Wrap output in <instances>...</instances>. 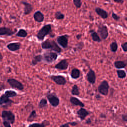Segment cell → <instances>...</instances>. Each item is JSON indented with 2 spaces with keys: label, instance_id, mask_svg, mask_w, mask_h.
Instances as JSON below:
<instances>
[{
  "label": "cell",
  "instance_id": "cell-30",
  "mask_svg": "<svg viewBox=\"0 0 127 127\" xmlns=\"http://www.w3.org/2000/svg\"><path fill=\"white\" fill-rule=\"evenodd\" d=\"M47 106V100L45 98H42L38 104V108L43 109Z\"/></svg>",
  "mask_w": 127,
  "mask_h": 127
},
{
  "label": "cell",
  "instance_id": "cell-46",
  "mask_svg": "<svg viewBox=\"0 0 127 127\" xmlns=\"http://www.w3.org/2000/svg\"><path fill=\"white\" fill-rule=\"evenodd\" d=\"M126 64H127V62H126Z\"/></svg>",
  "mask_w": 127,
  "mask_h": 127
},
{
  "label": "cell",
  "instance_id": "cell-27",
  "mask_svg": "<svg viewBox=\"0 0 127 127\" xmlns=\"http://www.w3.org/2000/svg\"><path fill=\"white\" fill-rule=\"evenodd\" d=\"M27 31L24 29H20L16 34V36L22 38H25L27 36Z\"/></svg>",
  "mask_w": 127,
  "mask_h": 127
},
{
  "label": "cell",
  "instance_id": "cell-28",
  "mask_svg": "<svg viewBox=\"0 0 127 127\" xmlns=\"http://www.w3.org/2000/svg\"><path fill=\"white\" fill-rule=\"evenodd\" d=\"M4 94L5 95H6L8 97H9V98L14 97L16 96L17 95V93L15 91H14L13 90H6Z\"/></svg>",
  "mask_w": 127,
  "mask_h": 127
},
{
  "label": "cell",
  "instance_id": "cell-23",
  "mask_svg": "<svg viewBox=\"0 0 127 127\" xmlns=\"http://www.w3.org/2000/svg\"><path fill=\"white\" fill-rule=\"evenodd\" d=\"M43 60V56L41 55H38L34 56L32 60L31 64L33 66L36 65L38 63L41 62Z\"/></svg>",
  "mask_w": 127,
  "mask_h": 127
},
{
  "label": "cell",
  "instance_id": "cell-41",
  "mask_svg": "<svg viewBox=\"0 0 127 127\" xmlns=\"http://www.w3.org/2000/svg\"><path fill=\"white\" fill-rule=\"evenodd\" d=\"M91 123V119H88L86 120V124H90Z\"/></svg>",
  "mask_w": 127,
  "mask_h": 127
},
{
  "label": "cell",
  "instance_id": "cell-26",
  "mask_svg": "<svg viewBox=\"0 0 127 127\" xmlns=\"http://www.w3.org/2000/svg\"><path fill=\"white\" fill-rule=\"evenodd\" d=\"M37 117V114L35 110H32L30 113L29 116L27 118V121L29 122H31L35 120Z\"/></svg>",
  "mask_w": 127,
  "mask_h": 127
},
{
  "label": "cell",
  "instance_id": "cell-42",
  "mask_svg": "<svg viewBox=\"0 0 127 127\" xmlns=\"http://www.w3.org/2000/svg\"><path fill=\"white\" fill-rule=\"evenodd\" d=\"M81 34H78V35H77V36H76V38L77 39H80V38H81Z\"/></svg>",
  "mask_w": 127,
  "mask_h": 127
},
{
  "label": "cell",
  "instance_id": "cell-8",
  "mask_svg": "<svg viewBox=\"0 0 127 127\" xmlns=\"http://www.w3.org/2000/svg\"><path fill=\"white\" fill-rule=\"evenodd\" d=\"M47 98L50 104L54 107H57L60 103L59 98L54 93H49L47 95Z\"/></svg>",
  "mask_w": 127,
  "mask_h": 127
},
{
  "label": "cell",
  "instance_id": "cell-2",
  "mask_svg": "<svg viewBox=\"0 0 127 127\" xmlns=\"http://www.w3.org/2000/svg\"><path fill=\"white\" fill-rule=\"evenodd\" d=\"M52 25L50 24L43 26L38 31L36 37L39 41H43L45 37L51 32Z\"/></svg>",
  "mask_w": 127,
  "mask_h": 127
},
{
  "label": "cell",
  "instance_id": "cell-43",
  "mask_svg": "<svg viewBox=\"0 0 127 127\" xmlns=\"http://www.w3.org/2000/svg\"><path fill=\"white\" fill-rule=\"evenodd\" d=\"M3 59V56L1 55V54L0 53V62H1Z\"/></svg>",
  "mask_w": 127,
  "mask_h": 127
},
{
  "label": "cell",
  "instance_id": "cell-29",
  "mask_svg": "<svg viewBox=\"0 0 127 127\" xmlns=\"http://www.w3.org/2000/svg\"><path fill=\"white\" fill-rule=\"evenodd\" d=\"M71 93L73 95H75V96H78L80 94L79 92V88L78 87L77 85L74 84L72 87V89L71 90Z\"/></svg>",
  "mask_w": 127,
  "mask_h": 127
},
{
  "label": "cell",
  "instance_id": "cell-40",
  "mask_svg": "<svg viewBox=\"0 0 127 127\" xmlns=\"http://www.w3.org/2000/svg\"><path fill=\"white\" fill-rule=\"evenodd\" d=\"M113 0L115 2L119 3H123L124 2L123 0Z\"/></svg>",
  "mask_w": 127,
  "mask_h": 127
},
{
  "label": "cell",
  "instance_id": "cell-11",
  "mask_svg": "<svg viewBox=\"0 0 127 127\" xmlns=\"http://www.w3.org/2000/svg\"><path fill=\"white\" fill-rule=\"evenodd\" d=\"M68 36L66 35L59 36L57 39L58 43L63 48H66L68 45Z\"/></svg>",
  "mask_w": 127,
  "mask_h": 127
},
{
  "label": "cell",
  "instance_id": "cell-31",
  "mask_svg": "<svg viewBox=\"0 0 127 127\" xmlns=\"http://www.w3.org/2000/svg\"><path fill=\"white\" fill-rule=\"evenodd\" d=\"M117 75L119 78H124L126 77V72L123 70H121V69H118L117 70Z\"/></svg>",
  "mask_w": 127,
  "mask_h": 127
},
{
  "label": "cell",
  "instance_id": "cell-45",
  "mask_svg": "<svg viewBox=\"0 0 127 127\" xmlns=\"http://www.w3.org/2000/svg\"><path fill=\"white\" fill-rule=\"evenodd\" d=\"M106 0V1H109V0Z\"/></svg>",
  "mask_w": 127,
  "mask_h": 127
},
{
  "label": "cell",
  "instance_id": "cell-37",
  "mask_svg": "<svg viewBox=\"0 0 127 127\" xmlns=\"http://www.w3.org/2000/svg\"><path fill=\"white\" fill-rule=\"evenodd\" d=\"M121 47L124 52H127V42H125L121 44Z\"/></svg>",
  "mask_w": 127,
  "mask_h": 127
},
{
  "label": "cell",
  "instance_id": "cell-39",
  "mask_svg": "<svg viewBox=\"0 0 127 127\" xmlns=\"http://www.w3.org/2000/svg\"><path fill=\"white\" fill-rule=\"evenodd\" d=\"M122 119L123 121L127 123V114H123L122 116Z\"/></svg>",
  "mask_w": 127,
  "mask_h": 127
},
{
  "label": "cell",
  "instance_id": "cell-32",
  "mask_svg": "<svg viewBox=\"0 0 127 127\" xmlns=\"http://www.w3.org/2000/svg\"><path fill=\"white\" fill-rule=\"evenodd\" d=\"M118 46L117 43L116 42H112L110 45V50L113 52H116L118 50Z\"/></svg>",
  "mask_w": 127,
  "mask_h": 127
},
{
  "label": "cell",
  "instance_id": "cell-16",
  "mask_svg": "<svg viewBox=\"0 0 127 127\" xmlns=\"http://www.w3.org/2000/svg\"><path fill=\"white\" fill-rule=\"evenodd\" d=\"M21 3L24 5V15H28L30 14L33 9V6L30 3L26 1H21Z\"/></svg>",
  "mask_w": 127,
  "mask_h": 127
},
{
  "label": "cell",
  "instance_id": "cell-21",
  "mask_svg": "<svg viewBox=\"0 0 127 127\" xmlns=\"http://www.w3.org/2000/svg\"><path fill=\"white\" fill-rule=\"evenodd\" d=\"M89 33L90 34L91 37L92 38V39L93 41L97 42H101V39L99 36L98 34L95 32L94 30L91 29L89 31Z\"/></svg>",
  "mask_w": 127,
  "mask_h": 127
},
{
  "label": "cell",
  "instance_id": "cell-3",
  "mask_svg": "<svg viewBox=\"0 0 127 127\" xmlns=\"http://www.w3.org/2000/svg\"><path fill=\"white\" fill-rule=\"evenodd\" d=\"M1 117L3 121H7L11 124H13L15 122V116L14 114L10 111H2L1 112Z\"/></svg>",
  "mask_w": 127,
  "mask_h": 127
},
{
  "label": "cell",
  "instance_id": "cell-6",
  "mask_svg": "<svg viewBox=\"0 0 127 127\" xmlns=\"http://www.w3.org/2000/svg\"><path fill=\"white\" fill-rule=\"evenodd\" d=\"M97 33L100 35L102 40H105L108 36V29L107 27L103 24H100L98 27Z\"/></svg>",
  "mask_w": 127,
  "mask_h": 127
},
{
  "label": "cell",
  "instance_id": "cell-9",
  "mask_svg": "<svg viewBox=\"0 0 127 127\" xmlns=\"http://www.w3.org/2000/svg\"><path fill=\"white\" fill-rule=\"evenodd\" d=\"M13 103V101L10 99L4 94H3L0 97V105L3 108H6L10 106L12 103Z\"/></svg>",
  "mask_w": 127,
  "mask_h": 127
},
{
  "label": "cell",
  "instance_id": "cell-36",
  "mask_svg": "<svg viewBox=\"0 0 127 127\" xmlns=\"http://www.w3.org/2000/svg\"><path fill=\"white\" fill-rule=\"evenodd\" d=\"M112 18L115 20H116V21H118L120 19V17L117 15V14H116L115 13H114V12H112Z\"/></svg>",
  "mask_w": 127,
  "mask_h": 127
},
{
  "label": "cell",
  "instance_id": "cell-47",
  "mask_svg": "<svg viewBox=\"0 0 127 127\" xmlns=\"http://www.w3.org/2000/svg\"></svg>",
  "mask_w": 127,
  "mask_h": 127
},
{
  "label": "cell",
  "instance_id": "cell-35",
  "mask_svg": "<svg viewBox=\"0 0 127 127\" xmlns=\"http://www.w3.org/2000/svg\"><path fill=\"white\" fill-rule=\"evenodd\" d=\"M73 2L77 8H79L81 6V0H73Z\"/></svg>",
  "mask_w": 127,
  "mask_h": 127
},
{
  "label": "cell",
  "instance_id": "cell-5",
  "mask_svg": "<svg viewBox=\"0 0 127 127\" xmlns=\"http://www.w3.org/2000/svg\"><path fill=\"white\" fill-rule=\"evenodd\" d=\"M109 87L110 86L108 81L107 80H104L103 81H102L98 86V90L100 94L104 96H106L108 94Z\"/></svg>",
  "mask_w": 127,
  "mask_h": 127
},
{
  "label": "cell",
  "instance_id": "cell-13",
  "mask_svg": "<svg viewBox=\"0 0 127 127\" xmlns=\"http://www.w3.org/2000/svg\"><path fill=\"white\" fill-rule=\"evenodd\" d=\"M68 67V63L66 59H63L57 64L55 68L58 70H66Z\"/></svg>",
  "mask_w": 127,
  "mask_h": 127
},
{
  "label": "cell",
  "instance_id": "cell-4",
  "mask_svg": "<svg viewBox=\"0 0 127 127\" xmlns=\"http://www.w3.org/2000/svg\"><path fill=\"white\" fill-rule=\"evenodd\" d=\"M43 60L48 63H51L55 61L58 58V54L56 52H47L42 55Z\"/></svg>",
  "mask_w": 127,
  "mask_h": 127
},
{
  "label": "cell",
  "instance_id": "cell-14",
  "mask_svg": "<svg viewBox=\"0 0 127 127\" xmlns=\"http://www.w3.org/2000/svg\"><path fill=\"white\" fill-rule=\"evenodd\" d=\"M86 79L88 82L92 84L95 83L96 79V76L94 70L90 69L86 74Z\"/></svg>",
  "mask_w": 127,
  "mask_h": 127
},
{
  "label": "cell",
  "instance_id": "cell-18",
  "mask_svg": "<svg viewBox=\"0 0 127 127\" xmlns=\"http://www.w3.org/2000/svg\"><path fill=\"white\" fill-rule=\"evenodd\" d=\"M34 20L38 22H42L44 20V14L39 10L36 11L33 15Z\"/></svg>",
  "mask_w": 127,
  "mask_h": 127
},
{
  "label": "cell",
  "instance_id": "cell-1",
  "mask_svg": "<svg viewBox=\"0 0 127 127\" xmlns=\"http://www.w3.org/2000/svg\"><path fill=\"white\" fill-rule=\"evenodd\" d=\"M41 47L43 49H51L58 53H60L62 52L61 48L53 40H47L41 43Z\"/></svg>",
  "mask_w": 127,
  "mask_h": 127
},
{
  "label": "cell",
  "instance_id": "cell-33",
  "mask_svg": "<svg viewBox=\"0 0 127 127\" xmlns=\"http://www.w3.org/2000/svg\"><path fill=\"white\" fill-rule=\"evenodd\" d=\"M55 17L56 19L62 20L64 19V15L62 13L61 11H57L55 14Z\"/></svg>",
  "mask_w": 127,
  "mask_h": 127
},
{
  "label": "cell",
  "instance_id": "cell-15",
  "mask_svg": "<svg viewBox=\"0 0 127 127\" xmlns=\"http://www.w3.org/2000/svg\"><path fill=\"white\" fill-rule=\"evenodd\" d=\"M89 114L90 113L87 110L83 108H80L77 111V116L81 121L84 120Z\"/></svg>",
  "mask_w": 127,
  "mask_h": 127
},
{
  "label": "cell",
  "instance_id": "cell-19",
  "mask_svg": "<svg viewBox=\"0 0 127 127\" xmlns=\"http://www.w3.org/2000/svg\"><path fill=\"white\" fill-rule=\"evenodd\" d=\"M69 101L74 106H80L81 108H83L85 106L83 102H82L78 98L74 97H71L69 99Z\"/></svg>",
  "mask_w": 127,
  "mask_h": 127
},
{
  "label": "cell",
  "instance_id": "cell-17",
  "mask_svg": "<svg viewBox=\"0 0 127 127\" xmlns=\"http://www.w3.org/2000/svg\"><path fill=\"white\" fill-rule=\"evenodd\" d=\"M6 47L9 51L14 52L19 50L21 47V45L19 43H10L8 44Z\"/></svg>",
  "mask_w": 127,
  "mask_h": 127
},
{
  "label": "cell",
  "instance_id": "cell-25",
  "mask_svg": "<svg viewBox=\"0 0 127 127\" xmlns=\"http://www.w3.org/2000/svg\"><path fill=\"white\" fill-rule=\"evenodd\" d=\"M80 75V71L78 69L74 68L72 69L70 73V76L73 79H77L79 77Z\"/></svg>",
  "mask_w": 127,
  "mask_h": 127
},
{
  "label": "cell",
  "instance_id": "cell-24",
  "mask_svg": "<svg viewBox=\"0 0 127 127\" xmlns=\"http://www.w3.org/2000/svg\"><path fill=\"white\" fill-rule=\"evenodd\" d=\"M114 65L116 68L118 69H121L125 68L127 65L126 62L123 61H116L114 62Z\"/></svg>",
  "mask_w": 127,
  "mask_h": 127
},
{
  "label": "cell",
  "instance_id": "cell-10",
  "mask_svg": "<svg viewBox=\"0 0 127 127\" xmlns=\"http://www.w3.org/2000/svg\"><path fill=\"white\" fill-rule=\"evenodd\" d=\"M50 78L54 82L59 85H64L66 83L65 78L62 75H52Z\"/></svg>",
  "mask_w": 127,
  "mask_h": 127
},
{
  "label": "cell",
  "instance_id": "cell-7",
  "mask_svg": "<svg viewBox=\"0 0 127 127\" xmlns=\"http://www.w3.org/2000/svg\"><path fill=\"white\" fill-rule=\"evenodd\" d=\"M7 82L12 88L21 91L24 89V86L22 83L14 78H8Z\"/></svg>",
  "mask_w": 127,
  "mask_h": 127
},
{
  "label": "cell",
  "instance_id": "cell-22",
  "mask_svg": "<svg viewBox=\"0 0 127 127\" xmlns=\"http://www.w3.org/2000/svg\"><path fill=\"white\" fill-rule=\"evenodd\" d=\"M50 125V122L44 120L41 123H35L31 124H30L28 127H45L47 126H49Z\"/></svg>",
  "mask_w": 127,
  "mask_h": 127
},
{
  "label": "cell",
  "instance_id": "cell-38",
  "mask_svg": "<svg viewBox=\"0 0 127 127\" xmlns=\"http://www.w3.org/2000/svg\"><path fill=\"white\" fill-rule=\"evenodd\" d=\"M3 125L4 127H11V124L6 121H3Z\"/></svg>",
  "mask_w": 127,
  "mask_h": 127
},
{
  "label": "cell",
  "instance_id": "cell-34",
  "mask_svg": "<svg viewBox=\"0 0 127 127\" xmlns=\"http://www.w3.org/2000/svg\"><path fill=\"white\" fill-rule=\"evenodd\" d=\"M77 124V123L76 122H68L63 124L60 126V127H70L69 125H71L72 126H76Z\"/></svg>",
  "mask_w": 127,
  "mask_h": 127
},
{
  "label": "cell",
  "instance_id": "cell-12",
  "mask_svg": "<svg viewBox=\"0 0 127 127\" xmlns=\"http://www.w3.org/2000/svg\"><path fill=\"white\" fill-rule=\"evenodd\" d=\"M16 32V29L13 30L8 27H0V36H10L14 34Z\"/></svg>",
  "mask_w": 127,
  "mask_h": 127
},
{
  "label": "cell",
  "instance_id": "cell-44",
  "mask_svg": "<svg viewBox=\"0 0 127 127\" xmlns=\"http://www.w3.org/2000/svg\"><path fill=\"white\" fill-rule=\"evenodd\" d=\"M2 18L1 16H0V23H2Z\"/></svg>",
  "mask_w": 127,
  "mask_h": 127
},
{
  "label": "cell",
  "instance_id": "cell-20",
  "mask_svg": "<svg viewBox=\"0 0 127 127\" xmlns=\"http://www.w3.org/2000/svg\"><path fill=\"white\" fill-rule=\"evenodd\" d=\"M95 12L99 16L101 17V18H102L103 19H106L108 16L107 12L101 8L96 7L95 8Z\"/></svg>",
  "mask_w": 127,
  "mask_h": 127
}]
</instances>
